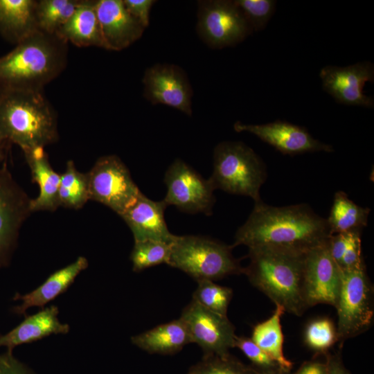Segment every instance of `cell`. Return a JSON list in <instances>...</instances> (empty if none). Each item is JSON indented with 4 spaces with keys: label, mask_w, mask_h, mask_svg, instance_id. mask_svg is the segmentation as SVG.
I'll list each match as a JSON object with an SVG mask.
<instances>
[{
    "label": "cell",
    "mask_w": 374,
    "mask_h": 374,
    "mask_svg": "<svg viewBox=\"0 0 374 374\" xmlns=\"http://www.w3.org/2000/svg\"><path fill=\"white\" fill-rule=\"evenodd\" d=\"M0 133L23 151L58 139L57 115L42 91H19L0 95Z\"/></svg>",
    "instance_id": "277c9868"
},
{
    "label": "cell",
    "mask_w": 374,
    "mask_h": 374,
    "mask_svg": "<svg viewBox=\"0 0 374 374\" xmlns=\"http://www.w3.org/2000/svg\"><path fill=\"white\" fill-rule=\"evenodd\" d=\"M96 9L105 49L121 51L142 36L145 28L127 11L123 0H96Z\"/></svg>",
    "instance_id": "e0dca14e"
},
{
    "label": "cell",
    "mask_w": 374,
    "mask_h": 374,
    "mask_svg": "<svg viewBox=\"0 0 374 374\" xmlns=\"http://www.w3.org/2000/svg\"><path fill=\"white\" fill-rule=\"evenodd\" d=\"M284 312L283 308L276 305V309L269 318L253 327L251 339L281 369L288 371L292 364L285 357L283 353L284 337L280 319Z\"/></svg>",
    "instance_id": "d4e9b609"
},
{
    "label": "cell",
    "mask_w": 374,
    "mask_h": 374,
    "mask_svg": "<svg viewBox=\"0 0 374 374\" xmlns=\"http://www.w3.org/2000/svg\"><path fill=\"white\" fill-rule=\"evenodd\" d=\"M0 374H35L24 364L17 359L12 353L0 355Z\"/></svg>",
    "instance_id": "8d00e7d4"
},
{
    "label": "cell",
    "mask_w": 374,
    "mask_h": 374,
    "mask_svg": "<svg viewBox=\"0 0 374 374\" xmlns=\"http://www.w3.org/2000/svg\"><path fill=\"white\" fill-rule=\"evenodd\" d=\"M172 244L154 240L134 242L130 255L133 271L139 272L163 263L168 265Z\"/></svg>",
    "instance_id": "f1b7e54d"
},
{
    "label": "cell",
    "mask_w": 374,
    "mask_h": 374,
    "mask_svg": "<svg viewBox=\"0 0 374 374\" xmlns=\"http://www.w3.org/2000/svg\"><path fill=\"white\" fill-rule=\"evenodd\" d=\"M343 269H357L366 267L362 254L361 231H351L346 247L339 264Z\"/></svg>",
    "instance_id": "836d02e7"
},
{
    "label": "cell",
    "mask_w": 374,
    "mask_h": 374,
    "mask_svg": "<svg viewBox=\"0 0 374 374\" xmlns=\"http://www.w3.org/2000/svg\"><path fill=\"white\" fill-rule=\"evenodd\" d=\"M179 319L187 328L191 343L197 344L204 355H225L234 348L237 335L227 316L213 312L192 300Z\"/></svg>",
    "instance_id": "8fae6325"
},
{
    "label": "cell",
    "mask_w": 374,
    "mask_h": 374,
    "mask_svg": "<svg viewBox=\"0 0 374 374\" xmlns=\"http://www.w3.org/2000/svg\"><path fill=\"white\" fill-rule=\"evenodd\" d=\"M81 0L37 1L36 19L38 30L55 34L69 19Z\"/></svg>",
    "instance_id": "83f0119b"
},
{
    "label": "cell",
    "mask_w": 374,
    "mask_h": 374,
    "mask_svg": "<svg viewBox=\"0 0 374 374\" xmlns=\"http://www.w3.org/2000/svg\"><path fill=\"white\" fill-rule=\"evenodd\" d=\"M266 374H275V373H266Z\"/></svg>",
    "instance_id": "60d3db41"
},
{
    "label": "cell",
    "mask_w": 374,
    "mask_h": 374,
    "mask_svg": "<svg viewBox=\"0 0 374 374\" xmlns=\"http://www.w3.org/2000/svg\"><path fill=\"white\" fill-rule=\"evenodd\" d=\"M167 205L161 200L153 201L142 193L121 217L131 229L134 242L154 240L172 244L177 235L168 229L164 218Z\"/></svg>",
    "instance_id": "ac0fdd59"
},
{
    "label": "cell",
    "mask_w": 374,
    "mask_h": 374,
    "mask_svg": "<svg viewBox=\"0 0 374 374\" xmlns=\"http://www.w3.org/2000/svg\"><path fill=\"white\" fill-rule=\"evenodd\" d=\"M68 43L55 34L37 30L0 57V95L42 91L67 63Z\"/></svg>",
    "instance_id": "7a4b0ae2"
},
{
    "label": "cell",
    "mask_w": 374,
    "mask_h": 374,
    "mask_svg": "<svg viewBox=\"0 0 374 374\" xmlns=\"http://www.w3.org/2000/svg\"><path fill=\"white\" fill-rule=\"evenodd\" d=\"M87 267V259L80 256L73 262L51 274L41 285L32 292L24 295L17 294L14 299L21 301V303L16 306L14 311L23 314L29 308H43L64 293L77 276Z\"/></svg>",
    "instance_id": "44dd1931"
},
{
    "label": "cell",
    "mask_w": 374,
    "mask_h": 374,
    "mask_svg": "<svg viewBox=\"0 0 374 374\" xmlns=\"http://www.w3.org/2000/svg\"><path fill=\"white\" fill-rule=\"evenodd\" d=\"M328 374H348L337 358L331 357L327 365Z\"/></svg>",
    "instance_id": "f35d334b"
},
{
    "label": "cell",
    "mask_w": 374,
    "mask_h": 374,
    "mask_svg": "<svg viewBox=\"0 0 374 374\" xmlns=\"http://www.w3.org/2000/svg\"><path fill=\"white\" fill-rule=\"evenodd\" d=\"M371 209L352 201L344 191H337L328 217L326 219L330 235L360 231L368 223Z\"/></svg>",
    "instance_id": "484cf974"
},
{
    "label": "cell",
    "mask_w": 374,
    "mask_h": 374,
    "mask_svg": "<svg viewBox=\"0 0 374 374\" xmlns=\"http://www.w3.org/2000/svg\"><path fill=\"white\" fill-rule=\"evenodd\" d=\"M235 132H247L258 137L283 154L296 155L307 152L334 151L332 145L314 139L304 127L276 120L265 124L235 123Z\"/></svg>",
    "instance_id": "9a60e30c"
},
{
    "label": "cell",
    "mask_w": 374,
    "mask_h": 374,
    "mask_svg": "<svg viewBox=\"0 0 374 374\" xmlns=\"http://www.w3.org/2000/svg\"><path fill=\"white\" fill-rule=\"evenodd\" d=\"M127 11L145 28L150 24V10L156 2L153 0H123Z\"/></svg>",
    "instance_id": "d590c367"
},
{
    "label": "cell",
    "mask_w": 374,
    "mask_h": 374,
    "mask_svg": "<svg viewBox=\"0 0 374 374\" xmlns=\"http://www.w3.org/2000/svg\"><path fill=\"white\" fill-rule=\"evenodd\" d=\"M304 339L310 348L319 351L326 350L337 341V330L330 319H316L307 326Z\"/></svg>",
    "instance_id": "d6a6232c"
},
{
    "label": "cell",
    "mask_w": 374,
    "mask_h": 374,
    "mask_svg": "<svg viewBox=\"0 0 374 374\" xmlns=\"http://www.w3.org/2000/svg\"><path fill=\"white\" fill-rule=\"evenodd\" d=\"M96 0H81L69 19L56 33L67 43L79 47L97 46L105 48L98 19Z\"/></svg>",
    "instance_id": "7402d4cb"
},
{
    "label": "cell",
    "mask_w": 374,
    "mask_h": 374,
    "mask_svg": "<svg viewBox=\"0 0 374 374\" xmlns=\"http://www.w3.org/2000/svg\"><path fill=\"white\" fill-rule=\"evenodd\" d=\"M322 87L339 103L372 108L373 98L364 93L367 82L374 80V66L370 62H362L340 67L326 66L319 73Z\"/></svg>",
    "instance_id": "2e32d148"
},
{
    "label": "cell",
    "mask_w": 374,
    "mask_h": 374,
    "mask_svg": "<svg viewBox=\"0 0 374 374\" xmlns=\"http://www.w3.org/2000/svg\"><path fill=\"white\" fill-rule=\"evenodd\" d=\"M341 270V286L335 306L337 340L356 337L368 330L373 322V288L366 267Z\"/></svg>",
    "instance_id": "52a82bcc"
},
{
    "label": "cell",
    "mask_w": 374,
    "mask_h": 374,
    "mask_svg": "<svg viewBox=\"0 0 374 374\" xmlns=\"http://www.w3.org/2000/svg\"><path fill=\"white\" fill-rule=\"evenodd\" d=\"M197 283L192 300L213 312L227 316L228 307L233 296L232 289L209 280H199Z\"/></svg>",
    "instance_id": "f546056e"
},
{
    "label": "cell",
    "mask_w": 374,
    "mask_h": 374,
    "mask_svg": "<svg viewBox=\"0 0 374 374\" xmlns=\"http://www.w3.org/2000/svg\"><path fill=\"white\" fill-rule=\"evenodd\" d=\"M58 199L60 206L72 209L81 208L89 200L87 173L79 172L71 160L60 175Z\"/></svg>",
    "instance_id": "4316f807"
},
{
    "label": "cell",
    "mask_w": 374,
    "mask_h": 374,
    "mask_svg": "<svg viewBox=\"0 0 374 374\" xmlns=\"http://www.w3.org/2000/svg\"><path fill=\"white\" fill-rule=\"evenodd\" d=\"M58 314V308L51 305L26 316L19 325L0 337V346H6L8 352L12 353L19 345L32 343L51 335L68 333L70 327L60 321Z\"/></svg>",
    "instance_id": "d6986e66"
},
{
    "label": "cell",
    "mask_w": 374,
    "mask_h": 374,
    "mask_svg": "<svg viewBox=\"0 0 374 374\" xmlns=\"http://www.w3.org/2000/svg\"><path fill=\"white\" fill-rule=\"evenodd\" d=\"M187 374H254L252 371L225 355H204L202 359L192 366Z\"/></svg>",
    "instance_id": "4dcf8cb0"
},
{
    "label": "cell",
    "mask_w": 374,
    "mask_h": 374,
    "mask_svg": "<svg viewBox=\"0 0 374 374\" xmlns=\"http://www.w3.org/2000/svg\"><path fill=\"white\" fill-rule=\"evenodd\" d=\"M306 253L274 247L249 249L250 261L243 274L276 305L301 316L308 308L303 294Z\"/></svg>",
    "instance_id": "3957f363"
},
{
    "label": "cell",
    "mask_w": 374,
    "mask_h": 374,
    "mask_svg": "<svg viewBox=\"0 0 374 374\" xmlns=\"http://www.w3.org/2000/svg\"><path fill=\"white\" fill-rule=\"evenodd\" d=\"M87 175L89 199L107 206L120 216L141 193L128 168L116 155L100 157Z\"/></svg>",
    "instance_id": "ba28073f"
},
{
    "label": "cell",
    "mask_w": 374,
    "mask_h": 374,
    "mask_svg": "<svg viewBox=\"0 0 374 374\" xmlns=\"http://www.w3.org/2000/svg\"><path fill=\"white\" fill-rule=\"evenodd\" d=\"M233 248L208 237L177 235L172 244L168 265L183 271L197 282L243 274L244 267L233 256Z\"/></svg>",
    "instance_id": "8992f818"
},
{
    "label": "cell",
    "mask_w": 374,
    "mask_h": 374,
    "mask_svg": "<svg viewBox=\"0 0 374 374\" xmlns=\"http://www.w3.org/2000/svg\"><path fill=\"white\" fill-rule=\"evenodd\" d=\"M234 347L239 348L247 358L258 366L272 368L277 365L251 338L236 336Z\"/></svg>",
    "instance_id": "e575fe53"
},
{
    "label": "cell",
    "mask_w": 374,
    "mask_h": 374,
    "mask_svg": "<svg viewBox=\"0 0 374 374\" xmlns=\"http://www.w3.org/2000/svg\"><path fill=\"white\" fill-rule=\"evenodd\" d=\"M35 0H0V34L17 44L39 30Z\"/></svg>",
    "instance_id": "603a6c76"
},
{
    "label": "cell",
    "mask_w": 374,
    "mask_h": 374,
    "mask_svg": "<svg viewBox=\"0 0 374 374\" xmlns=\"http://www.w3.org/2000/svg\"><path fill=\"white\" fill-rule=\"evenodd\" d=\"M326 219L309 205L269 206L260 201L238 228L233 247H274L306 253L330 237Z\"/></svg>",
    "instance_id": "6da1fadb"
},
{
    "label": "cell",
    "mask_w": 374,
    "mask_h": 374,
    "mask_svg": "<svg viewBox=\"0 0 374 374\" xmlns=\"http://www.w3.org/2000/svg\"><path fill=\"white\" fill-rule=\"evenodd\" d=\"M131 341L149 353L160 355L175 354L191 343L187 328L179 318L133 336Z\"/></svg>",
    "instance_id": "cb8c5ba5"
},
{
    "label": "cell",
    "mask_w": 374,
    "mask_h": 374,
    "mask_svg": "<svg viewBox=\"0 0 374 374\" xmlns=\"http://www.w3.org/2000/svg\"><path fill=\"white\" fill-rule=\"evenodd\" d=\"M144 97L191 116L193 90L184 71L178 66L157 64L146 69L143 78Z\"/></svg>",
    "instance_id": "5bb4252c"
},
{
    "label": "cell",
    "mask_w": 374,
    "mask_h": 374,
    "mask_svg": "<svg viewBox=\"0 0 374 374\" xmlns=\"http://www.w3.org/2000/svg\"><path fill=\"white\" fill-rule=\"evenodd\" d=\"M197 31L213 48L234 46L252 33L234 1L229 0L199 1Z\"/></svg>",
    "instance_id": "9c48e42d"
},
{
    "label": "cell",
    "mask_w": 374,
    "mask_h": 374,
    "mask_svg": "<svg viewBox=\"0 0 374 374\" xmlns=\"http://www.w3.org/2000/svg\"><path fill=\"white\" fill-rule=\"evenodd\" d=\"M252 31L265 28L272 17L276 8L274 0H235Z\"/></svg>",
    "instance_id": "1f68e13d"
},
{
    "label": "cell",
    "mask_w": 374,
    "mask_h": 374,
    "mask_svg": "<svg viewBox=\"0 0 374 374\" xmlns=\"http://www.w3.org/2000/svg\"><path fill=\"white\" fill-rule=\"evenodd\" d=\"M340 286L341 270L330 253L328 240L309 250L305 256L303 273L307 307L318 304L335 307Z\"/></svg>",
    "instance_id": "4fadbf2b"
},
{
    "label": "cell",
    "mask_w": 374,
    "mask_h": 374,
    "mask_svg": "<svg viewBox=\"0 0 374 374\" xmlns=\"http://www.w3.org/2000/svg\"><path fill=\"white\" fill-rule=\"evenodd\" d=\"M296 374H328V373L327 366L318 362H308Z\"/></svg>",
    "instance_id": "74e56055"
},
{
    "label": "cell",
    "mask_w": 374,
    "mask_h": 374,
    "mask_svg": "<svg viewBox=\"0 0 374 374\" xmlns=\"http://www.w3.org/2000/svg\"><path fill=\"white\" fill-rule=\"evenodd\" d=\"M30 168L33 181L39 188V195L31 199L32 213L39 211H54L59 206L58 190L60 175L51 167L43 148L23 151Z\"/></svg>",
    "instance_id": "ffe728a7"
},
{
    "label": "cell",
    "mask_w": 374,
    "mask_h": 374,
    "mask_svg": "<svg viewBox=\"0 0 374 374\" xmlns=\"http://www.w3.org/2000/svg\"><path fill=\"white\" fill-rule=\"evenodd\" d=\"M266 166L259 156L240 141H223L214 149L213 172L209 178L215 189L262 201L260 189L267 179Z\"/></svg>",
    "instance_id": "5b68a950"
},
{
    "label": "cell",
    "mask_w": 374,
    "mask_h": 374,
    "mask_svg": "<svg viewBox=\"0 0 374 374\" xmlns=\"http://www.w3.org/2000/svg\"><path fill=\"white\" fill-rule=\"evenodd\" d=\"M31 199L4 163L0 168V267L9 262L20 228L32 213Z\"/></svg>",
    "instance_id": "7c38bea8"
},
{
    "label": "cell",
    "mask_w": 374,
    "mask_h": 374,
    "mask_svg": "<svg viewBox=\"0 0 374 374\" xmlns=\"http://www.w3.org/2000/svg\"><path fill=\"white\" fill-rule=\"evenodd\" d=\"M164 182L167 193L163 201L167 206L174 205L189 213L212 214L215 202L213 184L184 161L177 159L172 163L165 173Z\"/></svg>",
    "instance_id": "30bf717a"
},
{
    "label": "cell",
    "mask_w": 374,
    "mask_h": 374,
    "mask_svg": "<svg viewBox=\"0 0 374 374\" xmlns=\"http://www.w3.org/2000/svg\"><path fill=\"white\" fill-rule=\"evenodd\" d=\"M6 142V141L4 140V139L3 138V136H1L0 133V160H1L3 157L4 147H5Z\"/></svg>",
    "instance_id": "ab89813d"
}]
</instances>
